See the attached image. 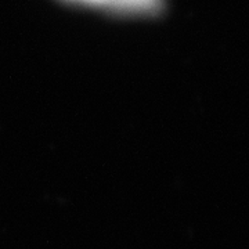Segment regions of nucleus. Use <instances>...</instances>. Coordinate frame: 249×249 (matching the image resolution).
Instances as JSON below:
<instances>
[{
  "instance_id": "f03ea898",
  "label": "nucleus",
  "mask_w": 249,
  "mask_h": 249,
  "mask_svg": "<svg viewBox=\"0 0 249 249\" xmlns=\"http://www.w3.org/2000/svg\"><path fill=\"white\" fill-rule=\"evenodd\" d=\"M70 1H76V3H83V4H91V6L103 7L106 0H70Z\"/></svg>"
},
{
  "instance_id": "f257e3e1",
  "label": "nucleus",
  "mask_w": 249,
  "mask_h": 249,
  "mask_svg": "<svg viewBox=\"0 0 249 249\" xmlns=\"http://www.w3.org/2000/svg\"><path fill=\"white\" fill-rule=\"evenodd\" d=\"M103 7L124 14H158L163 9V0H106Z\"/></svg>"
}]
</instances>
